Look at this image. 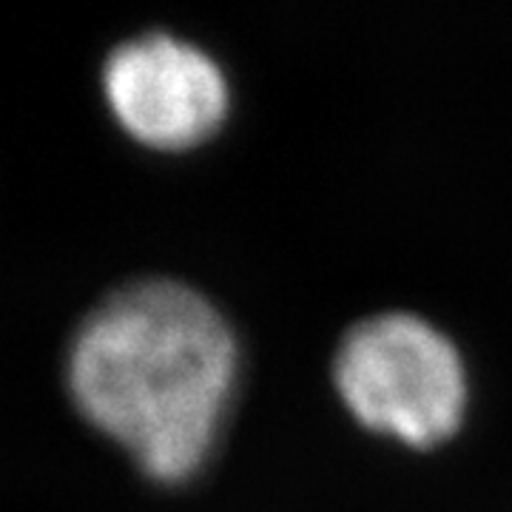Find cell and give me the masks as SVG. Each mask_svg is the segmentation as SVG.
I'll return each instance as SVG.
<instances>
[{
	"mask_svg": "<svg viewBox=\"0 0 512 512\" xmlns=\"http://www.w3.org/2000/svg\"><path fill=\"white\" fill-rule=\"evenodd\" d=\"M237 345L222 313L177 279H140L80 325L69 384L83 416L154 478H185L214 439Z\"/></svg>",
	"mask_w": 512,
	"mask_h": 512,
	"instance_id": "obj_1",
	"label": "cell"
},
{
	"mask_svg": "<svg viewBox=\"0 0 512 512\" xmlns=\"http://www.w3.org/2000/svg\"><path fill=\"white\" fill-rule=\"evenodd\" d=\"M333 373L359 419L410 444L447 439L467 402L458 350L416 313H379L353 325Z\"/></svg>",
	"mask_w": 512,
	"mask_h": 512,
	"instance_id": "obj_2",
	"label": "cell"
},
{
	"mask_svg": "<svg viewBox=\"0 0 512 512\" xmlns=\"http://www.w3.org/2000/svg\"><path fill=\"white\" fill-rule=\"evenodd\" d=\"M103 83L120 123L151 146L197 143L228 109L220 66L194 43L165 32L120 43L106 60Z\"/></svg>",
	"mask_w": 512,
	"mask_h": 512,
	"instance_id": "obj_3",
	"label": "cell"
}]
</instances>
